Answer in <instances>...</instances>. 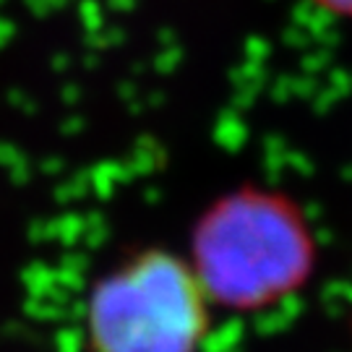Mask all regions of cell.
Masks as SVG:
<instances>
[{"instance_id": "3957f363", "label": "cell", "mask_w": 352, "mask_h": 352, "mask_svg": "<svg viewBox=\"0 0 352 352\" xmlns=\"http://www.w3.org/2000/svg\"><path fill=\"white\" fill-rule=\"evenodd\" d=\"M321 8H327L331 13H340V16H352V0H316Z\"/></svg>"}, {"instance_id": "7a4b0ae2", "label": "cell", "mask_w": 352, "mask_h": 352, "mask_svg": "<svg viewBox=\"0 0 352 352\" xmlns=\"http://www.w3.org/2000/svg\"><path fill=\"white\" fill-rule=\"evenodd\" d=\"M209 334V298L190 261L149 248L91 287V352H199Z\"/></svg>"}, {"instance_id": "6da1fadb", "label": "cell", "mask_w": 352, "mask_h": 352, "mask_svg": "<svg viewBox=\"0 0 352 352\" xmlns=\"http://www.w3.org/2000/svg\"><path fill=\"white\" fill-rule=\"evenodd\" d=\"M316 238L289 196L238 188L219 196L190 235V266L209 302L230 311H261L311 279Z\"/></svg>"}]
</instances>
